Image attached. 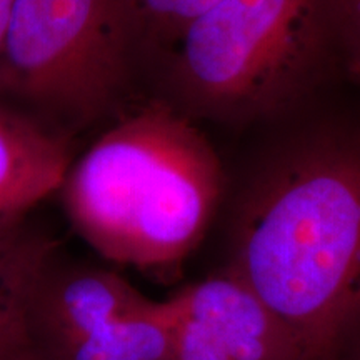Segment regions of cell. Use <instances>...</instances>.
Wrapping results in <instances>:
<instances>
[{
	"instance_id": "1",
	"label": "cell",
	"mask_w": 360,
	"mask_h": 360,
	"mask_svg": "<svg viewBox=\"0 0 360 360\" xmlns=\"http://www.w3.org/2000/svg\"><path fill=\"white\" fill-rule=\"evenodd\" d=\"M224 270L240 278L309 360L360 326V127L317 130L274 155L244 188Z\"/></svg>"
},
{
	"instance_id": "2",
	"label": "cell",
	"mask_w": 360,
	"mask_h": 360,
	"mask_svg": "<svg viewBox=\"0 0 360 360\" xmlns=\"http://www.w3.org/2000/svg\"><path fill=\"white\" fill-rule=\"evenodd\" d=\"M57 195L74 231L102 259L167 277L209 231L224 170L192 119L152 97L74 159Z\"/></svg>"
},
{
	"instance_id": "3",
	"label": "cell",
	"mask_w": 360,
	"mask_h": 360,
	"mask_svg": "<svg viewBox=\"0 0 360 360\" xmlns=\"http://www.w3.org/2000/svg\"><path fill=\"white\" fill-rule=\"evenodd\" d=\"M328 62L339 58L323 0H217L155 67L180 114L249 124L290 109Z\"/></svg>"
},
{
	"instance_id": "4",
	"label": "cell",
	"mask_w": 360,
	"mask_h": 360,
	"mask_svg": "<svg viewBox=\"0 0 360 360\" xmlns=\"http://www.w3.org/2000/svg\"><path fill=\"white\" fill-rule=\"evenodd\" d=\"M143 69L130 0H13L0 107L70 146L134 107Z\"/></svg>"
},
{
	"instance_id": "5",
	"label": "cell",
	"mask_w": 360,
	"mask_h": 360,
	"mask_svg": "<svg viewBox=\"0 0 360 360\" xmlns=\"http://www.w3.org/2000/svg\"><path fill=\"white\" fill-rule=\"evenodd\" d=\"M25 319L40 360H170L165 300L115 270L52 247L25 285Z\"/></svg>"
},
{
	"instance_id": "6",
	"label": "cell",
	"mask_w": 360,
	"mask_h": 360,
	"mask_svg": "<svg viewBox=\"0 0 360 360\" xmlns=\"http://www.w3.org/2000/svg\"><path fill=\"white\" fill-rule=\"evenodd\" d=\"M165 305L170 360H309L281 319L224 269L184 285Z\"/></svg>"
},
{
	"instance_id": "7",
	"label": "cell",
	"mask_w": 360,
	"mask_h": 360,
	"mask_svg": "<svg viewBox=\"0 0 360 360\" xmlns=\"http://www.w3.org/2000/svg\"><path fill=\"white\" fill-rule=\"evenodd\" d=\"M74 146L0 107V259L34 236L30 212L60 191Z\"/></svg>"
},
{
	"instance_id": "8",
	"label": "cell",
	"mask_w": 360,
	"mask_h": 360,
	"mask_svg": "<svg viewBox=\"0 0 360 360\" xmlns=\"http://www.w3.org/2000/svg\"><path fill=\"white\" fill-rule=\"evenodd\" d=\"M56 244L35 233L27 244L0 259V360H40L25 319V283L40 257Z\"/></svg>"
},
{
	"instance_id": "9",
	"label": "cell",
	"mask_w": 360,
	"mask_h": 360,
	"mask_svg": "<svg viewBox=\"0 0 360 360\" xmlns=\"http://www.w3.org/2000/svg\"><path fill=\"white\" fill-rule=\"evenodd\" d=\"M217 0H130L137 22L143 79L191 22Z\"/></svg>"
},
{
	"instance_id": "10",
	"label": "cell",
	"mask_w": 360,
	"mask_h": 360,
	"mask_svg": "<svg viewBox=\"0 0 360 360\" xmlns=\"http://www.w3.org/2000/svg\"><path fill=\"white\" fill-rule=\"evenodd\" d=\"M339 64L360 84V0H323Z\"/></svg>"
},
{
	"instance_id": "11",
	"label": "cell",
	"mask_w": 360,
	"mask_h": 360,
	"mask_svg": "<svg viewBox=\"0 0 360 360\" xmlns=\"http://www.w3.org/2000/svg\"><path fill=\"white\" fill-rule=\"evenodd\" d=\"M13 6V0H0V47H2L4 37H6V30L8 24V17Z\"/></svg>"
},
{
	"instance_id": "12",
	"label": "cell",
	"mask_w": 360,
	"mask_h": 360,
	"mask_svg": "<svg viewBox=\"0 0 360 360\" xmlns=\"http://www.w3.org/2000/svg\"><path fill=\"white\" fill-rule=\"evenodd\" d=\"M327 360H360V352L357 349L354 347L352 344H345L344 347H342L339 352H337L335 355H332L330 359Z\"/></svg>"
},
{
	"instance_id": "13",
	"label": "cell",
	"mask_w": 360,
	"mask_h": 360,
	"mask_svg": "<svg viewBox=\"0 0 360 360\" xmlns=\"http://www.w3.org/2000/svg\"><path fill=\"white\" fill-rule=\"evenodd\" d=\"M347 342H350V344H352V345H354V347H355V349H357V350H359V352H360V326H359V328H357V330H355V332H354V335H352V337H350V339H349ZM347 342H345V344H347Z\"/></svg>"
}]
</instances>
